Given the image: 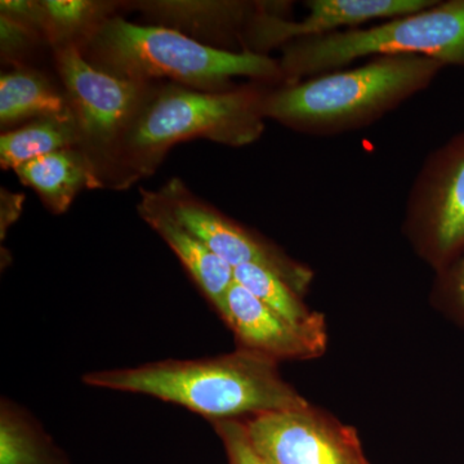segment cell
I'll return each instance as SVG.
<instances>
[{"mask_svg": "<svg viewBox=\"0 0 464 464\" xmlns=\"http://www.w3.org/2000/svg\"><path fill=\"white\" fill-rule=\"evenodd\" d=\"M0 464H70L69 457L26 409L0 404Z\"/></svg>", "mask_w": 464, "mask_h": 464, "instance_id": "e0dca14e", "label": "cell"}, {"mask_svg": "<svg viewBox=\"0 0 464 464\" xmlns=\"http://www.w3.org/2000/svg\"><path fill=\"white\" fill-rule=\"evenodd\" d=\"M432 299L445 315L464 328V249L451 264L436 273Z\"/></svg>", "mask_w": 464, "mask_h": 464, "instance_id": "ffe728a7", "label": "cell"}, {"mask_svg": "<svg viewBox=\"0 0 464 464\" xmlns=\"http://www.w3.org/2000/svg\"><path fill=\"white\" fill-rule=\"evenodd\" d=\"M276 360L237 347L208 359L149 362L85 374L91 387L140 393L181 405L208 420L249 418L310 405L284 380Z\"/></svg>", "mask_w": 464, "mask_h": 464, "instance_id": "6da1fadb", "label": "cell"}, {"mask_svg": "<svg viewBox=\"0 0 464 464\" xmlns=\"http://www.w3.org/2000/svg\"><path fill=\"white\" fill-rule=\"evenodd\" d=\"M262 5L264 2L139 3V8L158 20L212 35L213 41L224 45V50L232 51L230 45H237L240 52L244 34Z\"/></svg>", "mask_w": 464, "mask_h": 464, "instance_id": "4fadbf2b", "label": "cell"}, {"mask_svg": "<svg viewBox=\"0 0 464 464\" xmlns=\"http://www.w3.org/2000/svg\"><path fill=\"white\" fill-rule=\"evenodd\" d=\"M78 48L92 66L125 81L168 79L210 93L235 90L237 78L270 87L284 84L279 58L221 50L179 30L137 25L119 16L103 21Z\"/></svg>", "mask_w": 464, "mask_h": 464, "instance_id": "3957f363", "label": "cell"}, {"mask_svg": "<svg viewBox=\"0 0 464 464\" xmlns=\"http://www.w3.org/2000/svg\"><path fill=\"white\" fill-rule=\"evenodd\" d=\"M44 38L53 48L83 42L94 29L114 16L115 5L91 0H44Z\"/></svg>", "mask_w": 464, "mask_h": 464, "instance_id": "d6986e66", "label": "cell"}, {"mask_svg": "<svg viewBox=\"0 0 464 464\" xmlns=\"http://www.w3.org/2000/svg\"><path fill=\"white\" fill-rule=\"evenodd\" d=\"M81 132L74 112L43 116L0 137L2 169H16L27 161L69 148H79Z\"/></svg>", "mask_w": 464, "mask_h": 464, "instance_id": "2e32d148", "label": "cell"}, {"mask_svg": "<svg viewBox=\"0 0 464 464\" xmlns=\"http://www.w3.org/2000/svg\"><path fill=\"white\" fill-rule=\"evenodd\" d=\"M0 16L16 21L27 29L44 36V12H43L42 2L3 0L0 3Z\"/></svg>", "mask_w": 464, "mask_h": 464, "instance_id": "603a6c76", "label": "cell"}, {"mask_svg": "<svg viewBox=\"0 0 464 464\" xmlns=\"http://www.w3.org/2000/svg\"><path fill=\"white\" fill-rule=\"evenodd\" d=\"M140 217L179 257L213 308L221 315L226 295L235 283L234 267L215 255L172 215L158 191L141 188Z\"/></svg>", "mask_w": 464, "mask_h": 464, "instance_id": "7c38bea8", "label": "cell"}, {"mask_svg": "<svg viewBox=\"0 0 464 464\" xmlns=\"http://www.w3.org/2000/svg\"><path fill=\"white\" fill-rule=\"evenodd\" d=\"M239 348L276 360H307L323 355L326 344L286 322L235 282L226 295L221 315Z\"/></svg>", "mask_w": 464, "mask_h": 464, "instance_id": "8fae6325", "label": "cell"}, {"mask_svg": "<svg viewBox=\"0 0 464 464\" xmlns=\"http://www.w3.org/2000/svg\"><path fill=\"white\" fill-rule=\"evenodd\" d=\"M235 282L252 293L286 322L324 343H328L325 317L310 310L292 286L264 266L250 264L234 268Z\"/></svg>", "mask_w": 464, "mask_h": 464, "instance_id": "ac0fdd59", "label": "cell"}, {"mask_svg": "<svg viewBox=\"0 0 464 464\" xmlns=\"http://www.w3.org/2000/svg\"><path fill=\"white\" fill-rule=\"evenodd\" d=\"M439 0H307V14L292 21L290 3L264 2L244 34L243 52L266 54L274 48L313 36L357 29L378 20H392L432 7Z\"/></svg>", "mask_w": 464, "mask_h": 464, "instance_id": "30bf717a", "label": "cell"}, {"mask_svg": "<svg viewBox=\"0 0 464 464\" xmlns=\"http://www.w3.org/2000/svg\"><path fill=\"white\" fill-rule=\"evenodd\" d=\"M244 422L271 464H371L355 429L311 405L244 418Z\"/></svg>", "mask_w": 464, "mask_h": 464, "instance_id": "9c48e42d", "label": "cell"}, {"mask_svg": "<svg viewBox=\"0 0 464 464\" xmlns=\"http://www.w3.org/2000/svg\"><path fill=\"white\" fill-rule=\"evenodd\" d=\"M447 65L422 54L371 58L364 65L267 85L266 121L308 136H337L371 127L426 91Z\"/></svg>", "mask_w": 464, "mask_h": 464, "instance_id": "7a4b0ae2", "label": "cell"}, {"mask_svg": "<svg viewBox=\"0 0 464 464\" xmlns=\"http://www.w3.org/2000/svg\"><path fill=\"white\" fill-rule=\"evenodd\" d=\"M395 54H422L464 69V0H439L378 25L299 39L284 45L279 63L284 84H292L343 70L362 58Z\"/></svg>", "mask_w": 464, "mask_h": 464, "instance_id": "5b68a950", "label": "cell"}, {"mask_svg": "<svg viewBox=\"0 0 464 464\" xmlns=\"http://www.w3.org/2000/svg\"><path fill=\"white\" fill-rule=\"evenodd\" d=\"M23 195H14L7 190H2V218H0V231L5 237L9 226L16 221L23 209Z\"/></svg>", "mask_w": 464, "mask_h": 464, "instance_id": "cb8c5ba5", "label": "cell"}, {"mask_svg": "<svg viewBox=\"0 0 464 464\" xmlns=\"http://www.w3.org/2000/svg\"><path fill=\"white\" fill-rule=\"evenodd\" d=\"M172 215L231 267L259 265L273 271L304 297L314 271L286 255L273 241L225 216L195 197L181 179H169L158 191Z\"/></svg>", "mask_w": 464, "mask_h": 464, "instance_id": "ba28073f", "label": "cell"}, {"mask_svg": "<svg viewBox=\"0 0 464 464\" xmlns=\"http://www.w3.org/2000/svg\"><path fill=\"white\" fill-rule=\"evenodd\" d=\"M267 85L250 84L221 93L176 83H155L125 132L109 188L123 190L158 169L177 143L204 139L243 148L261 139Z\"/></svg>", "mask_w": 464, "mask_h": 464, "instance_id": "277c9868", "label": "cell"}, {"mask_svg": "<svg viewBox=\"0 0 464 464\" xmlns=\"http://www.w3.org/2000/svg\"><path fill=\"white\" fill-rule=\"evenodd\" d=\"M72 112L65 90H58L38 70L18 65L0 76V124L3 130L43 116Z\"/></svg>", "mask_w": 464, "mask_h": 464, "instance_id": "9a60e30c", "label": "cell"}, {"mask_svg": "<svg viewBox=\"0 0 464 464\" xmlns=\"http://www.w3.org/2000/svg\"><path fill=\"white\" fill-rule=\"evenodd\" d=\"M54 215H63L83 188H101L90 161L79 148L43 155L14 169Z\"/></svg>", "mask_w": 464, "mask_h": 464, "instance_id": "5bb4252c", "label": "cell"}, {"mask_svg": "<svg viewBox=\"0 0 464 464\" xmlns=\"http://www.w3.org/2000/svg\"><path fill=\"white\" fill-rule=\"evenodd\" d=\"M39 34L27 29L16 21L0 16V45L3 60H12L16 63V57L29 50L39 38Z\"/></svg>", "mask_w": 464, "mask_h": 464, "instance_id": "7402d4cb", "label": "cell"}, {"mask_svg": "<svg viewBox=\"0 0 464 464\" xmlns=\"http://www.w3.org/2000/svg\"><path fill=\"white\" fill-rule=\"evenodd\" d=\"M227 456L228 464H271L253 444L243 418L212 420Z\"/></svg>", "mask_w": 464, "mask_h": 464, "instance_id": "44dd1931", "label": "cell"}, {"mask_svg": "<svg viewBox=\"0 0 464 464\" xmlns=\"http://www.w3.org/2000/svg\"><path fill=\"white\" fill-rule=\"evenodd\" d=\"M56 66L70 101L81 145L101 188H109L119 145L155 83L125 81L101 72L76 44L54 48Z\"/></svg>", "mask_w": 464, "mask_h": 464, "instance_id": "8992f818", "label": "cell"}, {"mask_svg": "<svg viewBox=\"0 0 464 464\" xmlns=\"http://www.w3.org/2000/svg\"><path fill=\"white\" fill-rule=\"evenodd\" d=\"M402 231L439 273L464 249V130L424 158L405 201Z\"/></svg>", "mask_w": 464, "mask_h": 464, "instance_id": "52a82bcc", "label": "cell"}]
</instances>
